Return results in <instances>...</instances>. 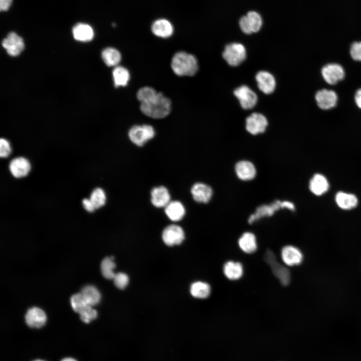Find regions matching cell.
<instances>
[{"label":"cell","mask_w":361,"mask_h":361,"mask_svg":"<svg viewBox=\"0 0 361 361\" xmlns=\"http://www.w3.org/2000/svg\"><path fill=\"white\" fill-rule=\"evenodd\" d=\"M264 260L270 266L274 275L283 285H287L290 281L289 270L280 264L276 259L272 251L267 250L264 255Z\"/></svg>","instance_id":"cell-4"},{"label":"cell","mask_w":361,"mask_h":361,"mask_svg":"<svg viewBox=\"0 0 361 361\" xmlns=\"http://www.w3.org/2000/svg\"><path fill=\"white\" fill-rule=\"evenodd\" d=\"M162 239L168 246H173L182 243L185 239V233L179 226L172 224L165 227L162 233Z\"/></svg>","instance_id":"cell-7"},{"label":"cell","mask_w":361,"mask_h":361,"mask_svg":"<svg viewBox=\"0 0 361 361\" xmlns=\"http://www.w3.org/2000/svg\"><path fill=\"white\" fill-rule=\"evenodd\" d=\"M151 30L156 36L166 38L172 35L173 28L169 21L161 19L153 22L151 26Z\"/></svg>","instance_id":"cell-23"},{"label":"cell","mask_w":361,"mask_h":361,"mask_svg":"<svg viewBox=\"0 0 361 361\" xmlns=\"http://www.w3.org/2000/svg\"><path fill=\"white\" fill-rule=\"evenodd\" d=\"M240 249L245 253H252L256 251L257 244L255 236L251 232H245L238 240Z\"/></svg>","instance_id":"cell-26"},{"label":"cell","mask_w":361,"mask_h":361,"mask_svg":"<svg viewBox=\"0 0 361 361\" xmlns=\"http://www.w3.org/2000/svg\"><path fill=\"white\" fill-rule=\"evenodd\" d=\"M190 292L194 297L204 299L209 296L211 288L210 285L206 282L197 281L191 285Z\"/></svg>","instance_id":"cell-31"},{"label":"cell","mask_w":361,"mask_h":361,"mask_svg":"<svg viewBox=\"0 0 361 361\" xmlns=\"http://www.w3.org/2000/svg\"><path fill=\"white\" fill-rule=\"evenodd\" d=\"M113 280L116 287L120 289H124L129 283L128 276L122 272L115 274Z\"/></svg>","instance_id":"cell-37"},{"label":"cell","mask_w":361,"mask_h":361,"mask_svg":"<svg viewBox=\"0 0 361 361\" xmlns=\"http://www.w3.org/2000/svg\"><path fill=\"white\" fill-rule=\"evenodd\" d=\"M25 319L27 325L30 327L40 328L45 325L47 316L42 309L34 307L28 309Z\"/></svg>","instance_id":"cell-12"},{"label":"cell","mask_w":361,"mask_h":361,"mask_svg":"<svg viewBox=\"0 0 361 361\" xmlns=\"http://www.w3.org/2000/svg\"><path fill=\"white\" fill-rule=\"evenodd\" d=\"M3 47L9 55L17 56L23 51L25 44L23 39L15 32L10 33L2 42Z\"/></svg>","instance_id":"cell-9"},{"label":"cell","mask_w":361,"mask_h":361,"mask_svg":"<svg viewBox=\"0 0 361 361\" xmlns=\"http://www.w3.org/2000/svg\"><path fill=\"white\" fill-rule=\"evenodd\" d=\"M30 169L29 161L23 157L14 158L9 164V169L11 173L17 178L25 176L28 174Z\"/></svg>","instance_id":"cell-18"},{"label":"cell","mask_w":361,"mask_h":361,"mask_svg":"<svg viewBox=\"0 0 361 361\" xmlns=\"http://www.w3.org/2000/svg\"><path fill=\"white\" fill-rule=\"evenodd\" d=\"M315 100L319 108L326 110L336 105L337 96L336 93L332 90L322 89L317 92Z\"/></svg>","instance_id":"cell-14"},{"label":"cell","mask_w":361,"mask_h":361,"mask_svg":"<svg viewBox=\"0 0 361 361\" xmlns=\"http://www.w3.org/2000/svg\"><path fill=\"white\" fill-rule=\"evenodd\" d=\"M13 0H0V9L2 11L8 10L11 6Z\"/></svg>","instance_id":"cell-41"},{"label":"cell","mask_w":361,"mask_h":361,"mask_svg":"<svg viewBox=\"0 0 361 361\" xmlns=\"http://www.w3.org/2000/svg\"><path fill=\"white\" fill-rule=\"evenodd\" d=\"M335 201L337 206L343 210L352 209L356 207L358 203L357 198L354 195L343 192H339L336 194Z\"/></svg>","instance_id":"cell-25"},{"label":"cell","mask_w":361,"mask_h":361,"mask_svg":"<svg viewBox=\"0 0 361 361\" xmlns=\"http://www.w3.org/2000/svg\"><path fill=\"white\" fill-rule=\"evenodd\" d=\"M284 208V202L279 200L275 201L269 205L260 206L256 209L255 213L250 216L248 223L251 224L263 217L271 216L276 211Z\"/></svg>","instance_id":"cell-13"},{"label":"cell","mask_w":361,"mask_h":361,"mask_svg":"<svg viewBox=\"0 0 361 361\" xmlns=\"http://www.w3.org/2000/svg\"><path fill=\"white\" fill-rule=\"evenodd\" d=\"M256 80L259 89L264 93H272L276 86L274 77L270 73L266 71H260L256 76Z\"/></svg>","instance_id":"cell-19"},{"label":"cell","mask_w":361,"mask_h":361,"mask_svg":"<svg viewBox=\"0 0 361 361\" xmlns=\"http://www.w3.org/2000/svg\"><path fill=\"white\" fill-rule=\"evenodd\" d=\"M355 101L357 106L361 108V89H358L355 94Z\"/></svg>","instance_id":"cell-42"},{"label":"cell","mask_w":361,"mask_h":361,"mask_svg":"<svg viewBox=\"0 0 361 361\" xmlns=\"http://www.w3.org/2000/svg\"><path fill=\"white\" fill-rule=\"evenodd\" d=\"M60 361H77L76 359L71 357H66L62 359Z\"/></svg>","instance_id":"cell-43"},{"label":"cell","mask_w":361,"mask_h":361,"mask_svg":"<svg viewBox=\"0 0 361 361\" xmlns=\"http://www.w3.org/2000/svg\"><path fill=\"white\" fill-rule=\"evenodd\" d=\"M70 302L74 311L79 314L90 305L85 301L81 293L73 295L70 298Z\"/></svg>","instance_id":"cell-34"},{"label":"cell","mask_w":361,"mask_h":361,"mask_svg":"<svg viewBox=\"0 0 361 361\" xmlns=\"http://www.w3.org/2000/svg\"><path fill=\"white\" fill-rule=\"evenodd\" d=\"M262 25V20L260 15L254 11L248 12L239 21V26L241 30L246 34L258 32Z\"/></svg>","instance_id":"cell-6"},{"label":"cell","mask_w":361,"mask_h":361,"mask_svg":"<svg viewBox=\"0 0 361 361\" xmlns=\"http://www.w3.org/2000/svg\"><path fill=\"white\" fill-rule=\"evenodd\" d=\"M72 33L74 39L80 42H88L94 37V31L89 25L78 23L73 28Z\"/></svg>","instance_id":"cell-24"},{"label":"cell","mask_w":361,"mask_h":361,"mask_svg":"<svg viewBox=\"0 0 361 361\" xmlns=\"http://www.w3.org/2000/svg\"><path fill=\"white\" fill-rule=\"evenodd\" d=\"M83 207L88 212H93L96 209L90 199H84L82 201Z\"/></svg>","instance_id":"cell-40"},{"label":"cell","mask_w":361,"mask_h":361,"mask_svg":"<svg viewBox=\"0 0 361 361\" xmlns=\"http://www.w3.org/2000/svg\"><path fill=\"white\" fill-rule=\"evenodd\" d=\"M223 57L229 65L237 66L241 64L246 58L245 48L240 43H233L228 44L223 53Z\"/></svg>","instance_id":"cell-5"},{"label":"cell","mask_w":361,"mask_h":361,"mask_svg":"<svg viewBox=\"0 0 361 361\" xmlns=\"http://www.w3.org/2000/svg\"><path fill=\"white\" fill-rule=\"evenodd\" d=\"M90 200L95 209L103 206L106 202V195L104 191L101 188L95 189L91 193Z\"/></svg>","instance_id":"cell-35"},{"label":"cell","mask_w":361,"mask_h":361,"mask_svg":"<svg viewBox=\"0 0 361 361\" xmlns=\"http://www.w3.org/2000/svg\"><path fill=\"white\" fill-rule=\"evenodd\" d=\"M281 257L284 263L290 266L299 265L303 260V255L301 251L290 245L286 246L282 248Z\"/></svg>","instance_id":"cell-16"},{"label":"cell","mask_w":361,"mask_h":361,"mask_svg":"<svg viewBox=\"0 0 361 361\" xmlns=\"http://www.w3.org/2000/svg\"><path fill=\"white\" fill-rule=\"evenodd\" d=\"M164 208V212L166 215L172 221H179L181 220L185 215V208L183 204L179 201H170Z\"/></svg>","instance_id":"cell-22"},{"label":"cell","mask_w":361,"mask_h":361,"mask_svg":"<svg viewBox=\"0 0 361 361\" xmlns=\"http://www.w3.org/2000/svg\"><path fill=\"white\" fill-rule=\"evenodd\" d=\"M11 152V147L9 141L5 138L0 140V156L1 157H8Z\"/></svg>","instance_id":"cell-39"},{"label":"cell","mask_w":361,"mask_h":361,"mask_svg":"<svg viewBox=\"0 0 361 361\" xmlns=\"http://www.w3.org/2000/svg\"><path fill=\"white\" fill-rule=\"evenodd\" d=\"M155 135L153 127L148 124L133 126L128 131V137L130 141L138 146H143L146 142L151 139Z\"/></svg>","instance_id":"cell-3"},{"label":"cell","mask_w":361,"mask_h":361,"mask_svg":"<svg viewBox=\"0 0 361 361\" xmlns=\"http://www.w3.org/2000/svg\"><path fill=\"white\" fill-rule=\"evenodd\" d=\"M115 264L113 262V257H106L101 263V271L102 275L107 279H113L115 275L113 269Z\"/></svg>","instance_id":"cell-32"},{"label":"cell","mask_w":361,"mask_h":361,"mask_svg":"<svg viewBox=\"0 0 361 361\" xmlns=\"http://www.w3.org/2000/svg\"><path fill=\"white\" fill-rule=\"evenodd\" d=\"M140 108L145 115L160 119L166 117L170 112L171 102L168 98L158 92L156 96L151 101L140 103Z\"/></svg>","instance_id":"cell-2"},{"label":"cell","mask_w":361,"mask_h":361,"mask_svg":"<svg viewBox=\"0 0 361 361\" xmlns=\"http://www.w3.org/2000/svg\"><path fill=\"white\" fill-rule=\"evenodd\" d=\"M191 193L194 200L198 203H207L211 199L213 190L208 185L202 183H197L193 185L191 189Z\"/></svg>","instance_id":"cell-15"},{"label":"cell","mask_w":361,"mask_h":361,"mask_svg":"<svg viewBox=\"0 0 361 361\" xmlns=\"http://www.w3.org/2000/svg\"><path fill=\"white\" fill-rule=\"evenodd\" d=\"M235 169L237 176L243 180H251L256 176V168L250 161H240L236 163Z\"/></svg>","instance_id":"cell-20"},{"label":"cell","mask_w":361,"mask_h":361,"mask_svg":"<svg viewBox=\"0 0 361 361\" xmlns=\"http://www.w3.org/2000/svg\"><path fill=\"white\" fill-rule=\"evenodd\" d=\"M33 361H45V360L41 359H35Z\"/></svg>","instance_id":"cell-44"},{"label":"cell","mask_w":361,"mask_h":361,"mask_svg":"<svg viewBox=\"0 0 361 361\" xmlns=\"http://www.w3.org/2000/svg\"><path fill=\"white\" fill-rule=\"evenodd\" d=\"M81 294L87 304L92 306L97 304L100 300V293L94 286H85L82 289Z\"/></svg>","instance_id":"cell-30"},{"label":"cell","mask_w":361,"mask_h":361,"mask_svg":"<svg viewBox=\"0 0 361 361\" xmlns=\"http://www.w3.org/2000/svg\"><path fill=\"white\" fill-rule=\"evenodd\" d=\"M173 72L179 76H192L198 70V63L192 54L180 51L173 56L171 62Z\"/></svg>","instance_id":"cell-1"},{"label":"cell","mask_w":361,"mask_h":361,"mask_svg":"<svg viewBox=\"0 0 361 361\" xmlns=\"http://www.w3.org/2000/svg\"><path fill=\"white\" fill-rule=\"evenodd\" d=\"M112 76L116 87L126 86L130 80V73L125 67L117 66L113 69Z\"/></svg>","instance_id":"cell-28"},{"label":"cell","mask_w":361,"mask_h":361,"mask_svg":"<svg viewBox=\"0 0 361 361\" xmlns=\"http://www.w3.org/2000/svg\"><path fill=\"white\" fill-rule=\"evenodd\" d=\"M329 183L326 178L321 174H315L309 182V189L316 196H321L329 189Z\"/></svg>","instance_id":"cell-21"},{"label":"cell","mask_w":361,"mask_h":361,"mask_svg":"<svg viewBox=\"0 0 361 361\" xmlns=\"http://www.w3.org/2000/svg\"><path fill=\"white\" fill-rule=\"evenodd\" d=\"M223 271L226 277L230 280L240 279L243 273V268L239 262L228 261L224 265Z\"/></svg>","instance_id":"cell-27"},{"label":"cell","mask_w":361,"mask_h":361,"mask_svg":"<svg viewBox=\"0 0 361 361\" xmlns=\"http://www.w3.org/2000/svg\"><path fill=\"white\" fill-rule=\"evenodd\" d=\"M321 74L324 80L331 85L335 84L343 79L345 75L343 68L337 64L325 65L322 68Z\"/></svg>","instance_id":"cell-11"},{"label":"cell","mask_w":361,"mask_h":361,"mask_svg":"<svg viewBox=\"0 0 361 361\" xmlns=\"http://www.w3.org/2000/svg\"><path fill=\"white\" fill-rule=\"evenodd\" d=\"M234 94L239 100L242 107L245 109H252L257 103V95L247 86L242 85L237 88Z\"/></svg>","instance_id":"cell-8"},{"label":"cell","mask_w":361,"mask_h":361,"mask_svg":"<svg viewBox=\"0 0 361 361\" xmlns=\"http://www.w3.org/2000/svg\"><path fill=\"white\" fill-rule=\"evenodd\" d=\"M151 202L156 208L165 207L170 202V195L166 188L159 186L153 188L151 192Z\"/></svg>","instance_id":"cell-17"},{"label":"cell","mask_w":361,"mask_h":361,"mask_svg":"<svg viewBox=\"0 0 361 361\" xmlns=\"http://www.w3.org/2000/svg\"><path fill=\"white\" fill-rule=\"evenodd\" d=\"M158 92L152 87L145 86L141 88L137 91L136 96L140 103H147L154 98Z\"/></svg>","instance_id":"cell-33"},{"label":"cell","mask_w":361,"mask_h":361,"mask_svg":"<svg viewBox=\"0 0 361 361\" xmlns=\"http://www.w3.org/2000/svg\"><path fill=\"white\" fill-rule=\"evenodd\" d=\"M350 54L353 59L361 61V42H354L351 45Z\"/></svg>","instance_id":"cell-38"},{"label":"cell","mask_w":361,"mask_h":361,"mask_svg":"<svg viewBox=\"0 0 361 361\" xmlns=\"http://www.w3.org/2000/svg\"><path fill=\"white\" fill-rule=\"evenodd\" d=\"M267 125L268 122L266 117L259 113H252L247 118L246 121V128L253 135L264 132Z\"/></svg>","instance_id":"cell-10"},{"label":"cell","mask_w":361,"mask_h":361,"mask_svg":"<svg viewBox=\"0 0 361 361\" xmlns=\"http://www.w3.org/2000/svg\"><path fill=\"white\" fill-rule=\"evenodd\" d=\"M79 315L81 320L83 322L89 323L97 317V312L95 309L92 307V306L89 305L79 313Z\"/></svg>","instance_id":"cell-36"},{"label":"cell","mask_w":361,"mask_h":361,"mask_svg":"<svg viewBox=\"0 0 361 361\" xmlns=\"http://www.w3.org/2000/svg\"><path fill=\"white\" fill-rule=\"evenodd\" d=\"M101 56L105 64L109 67L117 66L121 60L120 52L112 47L104 49L102 52Z\"/></svg>","instance_id":"cell-29"}]
</instances>
